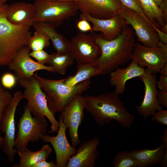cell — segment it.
Here are the masks:
<instances>
[{
    "instance_id": "44dd1931",
    "label": "cell",
    "mask_w": 167,
    "mask_h": 167,
    "mask_svg": "<svg viewBox=\"0 0 167 167\" xmlns=\"http://www.w3.org/2000/svg\"><path fill=\"white\" fill-rule=\"evenodd\" d=\"M145 69L132 61L126 68L122 69L119 67L111 72L109 82L111 85L115 87L114 92L118 95L123 94L125 90L126 81L142 75Z\"/></svg>"
},
{
    "instance_id": "7bdbcfd3",
    "label": "cell",
    "mask_w": 167,
    "mask_h": 167,
    "mask_svg": "<svg viewBox=\"0 0 167 167\" xmlns=\"http://www.w3.org/2000/svg\"><path fill=\"white\" fill-rule=\"evenodd\" d=\"M60 2L74 1L75 0H50Z\"/></svg>"
},
{
    "instance_id": "8fae6325",
    "label": "cell",
    "mask_w": 167,
    "mask_h": 167,
    "mask_svg": "<svg viewBox=\"0 0 167 167\" xmlns=\"http://www.w3.org/2000/svg\"><path fill=\"white\" fill-rule=\"evenodd\" d=\"M85 96L81 95L74 98L61 112L59 117L67 128L72 145L76 147L80 143L78 133L79 126L84 119Z\"/></svg>"
},
{
    "instance_id": "6da1fadb",
    "label": "cell",
    "mask_w": 167,
    "mask_h": 167,
    "mask_svg": "<svg viewBox=\"0 0 167 167\" xmlns=\"http://www.w3.org/2000/svg\"><path fill=\"white\" fill-rule=\"evenodd\" d=\"M92 34L101 50L96 61L98 67L96 75L109 74L131 60L136 42L134 31L128 25L124 26L118 37L111 40L104 39L101 33Z\"/></svg>"
},
{
    "instance_id": "ac0fdd59",
    "label": "cell",
    "mask_w": 167,
    "mask_h": 167,
    "mask_svg": "<svg viewBox=\"0 0 167 167\" xmlns=\"http://www.w3.org/2000/svg\"><path fill=\"white\" fill-rule=\"evenodd\" d=\"M100 139L94 136L79 144L77 153L68 161L66 167H94L100 152L97 148Z\"/></svg>"
},
{
    "instance_id": "74e56055",
    "label": "cell",
    "mask_w": 167,
    "mask_h": 167,
    "mask_svg": "<svg viewBox=\"0 0 167 167\" xmlns=\"http://www.w3.org/2000/svg\"><path fill=\"white\" fill-rule=\"evenodd\" d=\"M158 47L160 49L164 58L167 61V44H164L159 41Z\"/></svg>"
},
{
    "instance_id": "52a82bcc",
    "label": "cell",
    "mask_w": 167,
    "mask_h": 167,
    "mask_svg": "<svg viewBox=\"0 0 167 167\" xmlns=\"http://www.w3.org/2000/svg\"><path fill=\"white\" fill-rule=\"evenodd\" d=\"M48 123L45 116H32L25 105L24 112L17 124L18 131L15 139L17 151L27 148L29 142L35 143L46 134Z\"/></svg>"
},
{
    "instance_id": "e575fe53",
    "label": "cell",
    "mask_w": 167,
    "mask_h": 167,
    "mask_svg": "<svg viewBox=\"0 0 167 167\" xmlns=\"http://www.w3.org/2000/svg\"><path fill=\"white\" fill-rule=\"evenodd\" d=\"M157 86L160 90L167 91V76L161 75L157 81Z\"/></svg>"
},
{
    "instance_id": "9c48e42d",
    "label": "cell",
    "mask_w": 167,
    "mask_h": 167,
    "mask_svg": "<svg viewBox=\"0 0 167 167\" xmlns=\"http://www.w3.org/2000/svg\"><path fill=\"white\" fill-rule=\"evenodd\" d=\"M118 13L131 26L138 40L142 45L148 47H158L159 41L156 28L138 13L122 5Z\"/></svg>"
},
{
    "instance_id": "3957f363",
    "label": "cell",
    "mask_w": 167,
    "mask_h": 167,
    "mask_svg": "<svg viewBox=\"0 0 167 167\" xmlns=\"http://www.w3.org/2000/svg\"><path fill=\"white\" fill-rule=\"evenodd\" d=\"M8 5L0 4V66H8L18 52L27 45L32 36L30 27L15 25L6 17Z\"/></svg>"
},
{
    "instance_id": "8992f818",
    "label": "cell",
    "mask_w": 167,
    "mask_h": 167,
    "mask_svg": "<svg viewBox=\"0 0 167 167\" xmlns=\"http://www.w3.org/2000/svg\"><path fill=\"white\" fill-rule=\"evenodd\" d=\"M33 4L35 10L34 21L47 23L55 27L75 16L79 10L74 1L35 0Z\"/></svg>"
},
{
    "instance_id": "d590c367",
    "label": "cell",
    "mask_w": 167,
    "mask_h": 167,
    "mask_svg": "<svg viewBox=\"0 0 167 167\" xmlns=\"http://www.w3.org/2000/svg\"><path fill=\"white\" fill-rule=\"evenodd\" d=\"M31 167H57L56 163L53 161L47 162L46 160L42 161L32 165Z\"/></svg>"
},
{
    "instance_id": "d6a6232c",
    "label": "cell",
    "mask_w": 167,
    "mask_h": 167,
    "mask_svg": "<svg viewBox=\"0 0 167 167\" xmlns=\"http://www.w3.org/2000/svg\"><path fill=\"white\" fill-rule=\"evenodd\" d=\"M80 19L76 24V27L79 30L80 32L84 33L90 31L92 34L93 33L92 28L88 21L83 17H80Z\"/></svg>"
},
{
    "instance_id": "7c38bea8",
    "label": "cell",
    "mask_w": 167,
    "mask_h": 167,
    "mask_svg": "<svg viewBox=\"0 0 167 167\" xmlns=\"http://www.w3.org/2000/svg\"><path fill=\"white\" fill-rule=\"evenodd\" d=\"M143 82L144 87V95L143 101L139 106H136L137 112L145 120L153 115L157 111L162 109L157 98V77L147 68L144 73L138 77Z\"/></svg>"
},
{
    "instance_id": "7a4b0ae2",
    "label": "cell",
    "mask_w": 167,
    "mask_h": 167,
    "mask_svg": "<svg viewBox=\"0 0 167 167\" xmlns=\"http://www.w3.org/2000/svg\"><path fill=\"white\" fill-rule=\"evenodd\" d=\"M85 96V109L98 125L105 126L114 120L123 127L130 128L134 123L135 115L128 111L114 92Z\"/></svg>"
},
{
    "instance_id": "7402d4cb",
    "label": "cell",
    "mask_w": 167,
    "mask_h": 167,
    "mask_svg": "<svg viewBox=\"0 0 167 167\" xmlns=\"http://www.w3.org/2000/svg\"><path fill=\"white\" fill-rule=\"evenodd\" d=\"M32 26L35 30L43 32L48 36L56 53L65 54L70 52V41L58 32L54 26L44 22L34 21Z\"/></svg>"
},
{
    "instance_id": "f1b7e54d",
    "label": "cell",
    "mask_w": 167,
    "mask_h": 167,
    "mask_svg": "<svg viewBox=\"0 0 167 167\" xmlns=\"http://www.w3.org/2000/svg\"><path fill=\"white\" fill-rule=\"evenodd\" d=\"M119 0L122 6L138 13L152 24L145 15L142 7L139 0Z\"/></svg>"
},
{
    "instance_id": "b9f144b4",
    "label": "cell",
    "mask_w": 167,
    "mask_h": 167,
    "mask_svg": "<svg viewBox=\"0 0 167 167\" xmlns=\"http://www.w3.org/2000/svg\"><path fill=\"white\" fill-rule=\"evenodd\" d=\"M155 3L159 6L163 0H152Z\"/></svg>"
},
{
    "instance_id": "ab89813d",
    "label": "cell",
    "mask_w": 167,
    "mask_h": 167,
    "mask_svg": "<svg viewBox=\"0 0 167 167\" xmlns=\"http://www.w3.org/2000/svg\"><path fill=\"white\" fill-rule=\"evenodd\" d=\"M159 73L161 75L167 76V63L161 68Z\"/></svg>"
},
{
    "instance_id": "9a60e30c",
    "label": "cell",
    "mask_w": 167,
    "mask_h": 167,
    "mask_svg": "<svg viewBox=\"0 0 167 167\" xmlns=\"http://www.w3.org/2000/svg\"><path fill=\"white\" fill-rule=\"evenodd\" d=\"M81 14L99 19H107L117 14L122 6L119 0H75Z\"/></svg>"
},
{
    "instance_id": "5bb4252c",
    "label": "cell",
    "mask_w": 167,
    "mask_h": 167,
    "mask_svg": "<svg viewBox=\"0 0 167 167\" xmlns=\"http://www.w3.org/2000/svg\"><path fill=\"white\" fill-rule=\"evenodd\" d=\"M131 59L142 67H147L153 74L159 73L167 63L158 47H148L138 42L135 43Z\"/></svg>"
},
{
    "instance_id": "e0dca14e",
    "label": "cell",
    "mask_w": 167,
    "mask_h": 167,
    "mask_svg": "<svg viewBox=\"0 0 167 167\" xmlns=\"http://www.w3.org/2000/svg\"><path fill=\"white\" fill-rule=\"evenodd\" d=\"M80 17L84 18L92 23L93 32H101L103 37L109 41L118 37L122 33L124 26L128 24L118 14L107 19L96 18L87 14H81Z\"/></svg>"
},
{
    "instance_id": "4fadbf2b",
    "label": "cell",
    "mask_w": 167,
    "mask_h": 167,
    "mask_svg": "<svg viewBox=\"0 0 167 167\" xmlns=\"http://www.w3.org/2000/svg\"><path fill=\"white\" fill-rule=\"evenodd\" d=\"M59 126L58 133L55 136L45 134L41 139L45 142H48L53 147L56 155L57 167H66L71 157L77 152L75 147L69 142L66 135V127L61 118L59 117Z\"/></svg>"
},
{
    "instance_id": "2e32d148",
    "label": "cell",
    "mask_w": 167,
    "mask_h": 167,
    "mask_svg": "<svg viewBox=\"0 0 167 167\" xmlns=\"http://www.w3.org/2000/svg\"><path fill=\"white\" fill-rule=\"evenodd\" d=\"M30 50L26 45L17 53L8 66L13 71L18 80L29 79L32 77L35 72L41 70L53 72L49 66L41 65L32 60L29 55Z\"/></svg>"
},
{
    "instance_id": "4dcf8cb0",
    "label": "cell",
    "mask_w": 167,
    "mask_h": 167,
    "mask_svg": "<svg viewBox=\"0 0 167 167\" xmlns=\"http://www.w3.org/2000/svg\"><path fill=\"white\" fill-rule=\"evenodd\" d=\"M29 55L35 58L37 63L41 65L47 63L50 57V54L44 50L32 51Z\"/></svg>"
},
{
    "instance_id": "836d02e7",
    "label": "cell",
    "mask_w": 167,
    "mask_h": 167,
    "mask_svg": "<svg viewBox=\"0 0 167 167\" xmlns=\"http://www.w3.org/2000/svg\"><path fill=\"white\" fill-rule=\"evenodd\" d=\"M157 98L159 104L167 108V91H161L158 92Z\"/></svg>"
},
{
    "instance_id": "484cf974",
    "label": "cell",
    "mask_w": 167,
    "mask_h": 167,
    "mask_svg": "<svg viewBox=\"0 0 167 167\" xmlns=\"http://www.w3.org/2000/svg\"><path fill=\"white\" fill-rule=\"evenodd\" d=\"M50 39L44 32L35 30L28 40L27 45L32 51L44 50L50 45Z\"/></svg>"
},
{
    "instance_id": "5b68a950",
    "label": "cell",
    "mask_w": 167,
    "mask_h": 167,
    "mask_svg": "<svg viewBox=\"0 0 167 167\" xmlns=\"http://www.w3.org/2000/svg\"><path fill=\"white\" fill-rule=\"evenodd\" d=\"M18 83L24 88V99L27 101L26 106L33 116H45L51 123L50 133L57 132L59 123L54 115L49 109L45 94L40 87L37 80L33 75L31 77L18 80Z\"/></svg>"
},
{
    "instance_id": "603a6c76",
    "label": "cell",
    "mask_w": 167,
    "mask_h": 167,
    "mask_svg": "<svg viewBox=\"0 0 167 167\" xmlns=\"http://www.w3.org/2000/svg\"><path fill=\"white\" fill-rule=\"evenodd\" d=\"M52 149L47 144L44 145L37 151L32 152L26 148L17 151L19 159V163L14 167H31L32 166L44 160L49 156Z\"/></svg>"
},
{
    "instance_id": "f35d334b",
    "label": "cell",
    "mask_w": 167,
    "mask_h": 167,
    "mask_svg": "<svg viewBox=\"0 0 167 167\" xmlns=\"http://www.w3.org/2000/svg\"><path fill=\"white\" fill-rule=\"evenodd\" d=\"M161 11L165 20L167 21V1L163 0L159 6Z\"/></svg>"
},
{
    "instance_id": "1f68e13d",
    "label": "cell",
    "mask_w": 167,
    "mask_h": 167,
    "mask_svg": "<svg viewBox=\"0 0 167 167\" xmlns=\"http://www.w3.org/2000/svg\"><path fill=\"white\" fill-rule=\"evenodd\" d=\"M151 118L152 121H156L159 123L167 126V110L161 109L156 111Z\"/></svg>"
},
{
    "instance_id": "277c9868",
    "label": "cell",
    "mask_w": 167,
    "mask_h": 167,
    "mask_svg": "<svg viewBox=\"0 0 167 167\" xmlns=\"http://www.w3.org/2000/svg\"><path fill=\"white\" fill-rule=\"evenodd\" d=\"M33 75L45 93L48 106L54 115L58 112H61L75 97L81 95L88 89L91 82L89 79L70 87L65 84V79H50L35 73Z\"/></svg>"
},
{
    "instance_id": "f6af8a7d",
    "label": "cell",
    "mask_w": 167,
    "mask_h": 167,
    "mask_svg": "<svg viewBox=\"0 0 167 167\" xmlns=\"http://www.w3.org/2000/svg\"><path fill=\"white\" fill-rule=\"evenodd\" d=\"M4 139V138L0 136V146L2 143Z\"/></svg>"
},
{
    "instance_id": "30bf717a",
    "label": "cell",
    "mask_w": 167,
    "mask_h": 167,
    "mask_svg": "<svg viewBox=\"0 0 167 167\" xmlns=\"http://www.w3.org/2000/svg\"><path fill=\"white\" fill-rule=\"evenodd\" d=\"M70 42V52L78 64L95 62L101 54L92 34L79 32Z\"/></svg>"
},
{
    "instance_id": "ffe728a7",
    "label": "cell",
    "mask_w": 167,
    "mask_h": 167,
    "mask_svg": "<svg viewBox=\"0 0 167 167\" xmlns=\"http://www.w3.org/2000/svg\"><path fill=\"white\" fill-rule=\"evenodd\" d=\"M6 17L13 25L31 27L35 20L34 6L24 2H15L8 6Z\"/></svg>"
},
{
    "instance_id": "60d3db41",
    "label": "cell",
    "mask_w": 167,
    "mask_h": 167,
    "mask_svg": "<svg viewBox=\"0 0 167 167\" xmlns=\"http://www.w3.org/2000/svg\"><path fill=\"white\" fill-rule=\"evenodd\" d=\"M160 29L163 32L167 34V23L161 27Z\"/></svg>"
},
{
    "instance_id": "d6986e66",
    "label": "cell",
    "mask_w": 167,
    "mask_h": 167,
    "mask_svg": "<svg viewBox=\"0 0 167 167\" xmlns=\"http://www.w3.org/2000/svg\"><path fill=\"white\" fill-rule=\"evenodd\" d=\"M129 152L137 161L138 167L153 166L158 164L164 167L167 166V142H162L154 149L145 148Z\"/></svg>"
},
{
    "instance_id": "4316f807",
    "label": "cell",
    "mask_w": 167,
    "mask_h": 167,
    "mask_svg": "<svg viewBox=\"0 0 167 167\" xmlns=\"http://www.w3.org/2000/svg\"><path fill=\"white\" fill-rule=\"evenodd\" d=\"M114 167H138V163L129 151L124 150L117 153L113 161Z\"/></svg>"
},
{
    "instance_id": "d4e9b609",
    "label": "cell",
    "mask_w": 167,
    "mask_h": 167,
    "mask_svg": "<svg viewBox=\"0 0 167 167\" xmlns=\"http://www.w3.org/2000/svg\"><path fill=\"white\" fill-rule=\"evenodd\" d=\"M74 60L70 52L65 54L53 52L50 54L47 63L52 68L53 72L64 75L67 68L73 64Z\"/></svg>"
},
{
    "instance_id": "83f0119b",
    "label": "cell",
    "mask_w": 167,
    "mask_h": 167,
    "mask_svg": "<svg viewBox=\"0 0 167 167\" xmlns=\"http://www.w3.org/2000/svg\"><path fill=\"white\" fill-rule=\"evenodd\" d=\"M12 96L11 93L5 90L0 83V125L6 108Z\"/></svg>"
},
{
    "instance_id": "8d00e7d4",
    "label": "cell",
    "mask_w": 167,
    "mask_h": 167,
    "mask_svg": "<svg viewBox=\"0 0 167 167\" xmlns=\"http://www.w3.org/2000/svg\"><path fill=\"white\" fill-rule=\"evenodd\" d=\"M155 29L158 34L159 41L167 44V34L163 32L159 29L155 28Z\"/></svg>"
},
{
    "instance_id": "ba28073f",
    "label": "cell",
    "mask_w": 167,
    "mask_h": 167,
    "mask_svg": "<svg viewBox=\"0 0 167 167\" xmlns=\"http://www.w3.org/2000/svg\"><path fill=\"white\" fill-rule=\"evenodd\" d=\"M24 99L23 93L19 90L16 91L6 106L0 125V131L5 134L3 141L0 145L3 151L7 155L8 161H14L17 150L15 147V115L17 107L20 101Z\"/></svg>"
},
{
    "instance_id": "f546056e",
    "label": "cell",
    "mask_w": 167,
    "mask_h": 167,
    "mask_svg": "<svg viewBox=\"0 0 167 167\" xmlns=\"http://www.w3.org/2000/svg\"><path fill=\"white\" fill-rule=\"evenodd\" d=\"M18 79L15 74L7 72L4 73L0 78V84L5 89H11L16 85Z\"/></svg>"
},
{
    "instance_id": "ee69618b",
    "label": "cell",
    "mask_w": 167,
    "mask_h": 167,
    "mask_svg": "<svg viewBox=\"0 0 167 167\" xmlns=\"http://www.w3.org/2000/svg\"><path fill=\"white\" fill-rule=\"evenodd\" d=\"M13 0H0V4L6 3L8 1H12Z\"/></svg>"
},
{
    "instance_id": "cb8c5ba5",
    "label": "cell",
    "mask_w": 167,
    "mask_h": 167,
    "mask_svg": "<svg viewBox=\"0 0 167 167\" xmlns=\"http://www.w3.org/2000/svg\"><path fill=\"white\" fill-rule=\"evenodd\" d=\"M77 67V71L75 75L65 78V84L69 87H73L79 83L89 80L96 75L98 69L96 62L78 64Z\"/></svg>"
}]
</instances>
